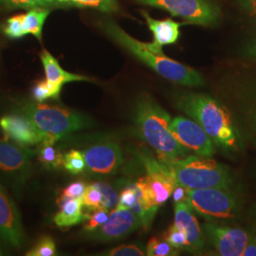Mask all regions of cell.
<instances>
[{"label": "cell", "instance_id": "6da1fadb", "mask_svg": "<svg viewBox=\"0 0 256 256\" xmlns=\"http://www.w3.org/2000/svg\"><path fill=\"white\" fill-rule=\"evenodd\" d=\"M178 108L192 118L210 136L216 146L227 151H238L241 138L229 110L208 95L182 94L176 102Z\"/></svg>", "mask_w": 256, "mask_h": 256}, {"label": "cell", "instance_id": "7a4b0ae2", "mask_svg": "<svg viewBox=\"0 0 256 256\" xmlns=\"http://www.w3.org/2000/svg\"><path fill=\"white\" fill-rule=\"evenodd\" d=\"M171 116L149 96L140 99L136 108L138 132L155 150L158 160L171 165L188 156L189 151L171 133Z\"/></svg>", "mask_w": 256, "mask_h": 256}, {"label": "cell", "instance_id": "3957f363", "mask_svg": "<svg viewBox=\"0 0 256 256\" xmlns=\"http://www.w3.org/2000/svg\"><path fill=\"white\" fill-rule=\"evenodd\" d=\"M100 27L113 41L165 79L184 86H204V79L198 72L165 56L164 54L152 50L148 43L138 41L113 21H102Z\"/></svg>", "mask_w": 256, "mask_h": 256}, {"label": "cell", "instance_id": "277c9868", "mask_svg": "<svg viewBox=\"0 0 256 256\" xmlns=\"http://www.w3.org/2000/svg\"><path fill=\"white\" fill-rule=\"evenodd\" d=\"M22 113L40 132L42 142L56 144L68 135L90 126V120L82 114L54 106L30 104L22 108Z\"/></svg>", "mask_w": 256, "mask_h": 256}, {"label": "cell", "instance_id": "5b68a950", "mask_svg": "<svg viewBox=\"0 0 256 256\" xmlns=\"http://www.w3.org/2000/svg\"><path fill=\"white\" fill-rule=\"evenodd\" d=\"M170 166L176 183L186 189H230L234 183L229 168L207 156H188Z\"/></svg>", "mask_w": 256, "mask_h": 256}, {"label": "cell", "instance_id": "8992f818", "mask_svg": "<svg viewBox=\"0 0 256 256\" xmlns=\"http://www.w3.org/2000/svg\"><path fill=\"white\" fill-rule=\"evenodd\" d=\"M187 204L205 220L236 218L240 205L236 196L228 188L187 189Z\"/></svg>", "mask_w": 256, "mask_h": 256}, {"label": "cell", "instance_id": "52a82bcc", "mask_svg": "<svg viewBox=\"0 0 256 256\" xmlns=\"http://www.w3.org/2000/svg\"><path fill=\"white\" fill-rule=\"evenodd\" d=\"M135 2L169 12L186 24L212 27L220 22V9L210 0H134Z\"/></svg>", "mask_w": 256, "mask_h": 256}, {"label": "cell", "instance_id": "ba28073f", "mask_svg": "<svg viewBox=\"0 0 256 256\" xmlns=\"http://www.w3.org/2000/svg\"><path fill=\"white\" fill-rule=\"evenodd\" d=\"M146 168L147 174L144 178L147 194L151 203L160 208L173 194L178 183L170 165L156 160L151 156L142 158Z\"/></svg>", "mask_w": 256, "mask_h": 256}, {"label": "cell", "instance_id": "9c48e42d", "mask_svg": "<svg viewBox=\"0 0 256 256\" xmlns=\"http://www.w3.org/2000/svg\"><path fill=\"white\" fill-rule=\"evenodd\" d=\"M32 154L28 147L10 142L9 138L0 140V171L18 185L25 183L32 171Z\"/></svg>", "mask_w": 256, "mask_h": 256}, {"label": "cell", "instance_id": "30bf717a", "mask_svg": "<svg viewBox=\"0 0 256 256\" xmlns=\"http://www.w3.org/2000/svg\"><path fill=\"white\" fill-rule=\"evenodd\" d=\"M170 130L182 146L194 154L207 158L214 155L216 148L212 140L196 122L178 117L172 120Z\"/></svg>", "mask_w": 256, "mask_h": 256}, {"label": "cell", "instance_id": "8fae6325", "mask_svg": "<svg viewBox=\"0 0 256 256\" xmlns=\"http://www.w3.org/2000/svg\"><path fill=\"white\" fill-rule=\"evenodd\" d=\"M203 230L216 250L222 256H242L250 238V232L236 227L206 223Z\"/></svg>", "mask_w": 256, "mask_h": 256}, {"label": "cell", "instance_id": "7c38bea8", "mask_svg": "<svg viewBox=\"0 0 256 256\" xmlns=\"http://www.w3.org/2000/svg\"><path fill=\"white\" fill-rule=\"evenodd\" d=\"M86 169L95 174L108 176L117 172L122 164V153L118 144L104 140L88 147L84 152Z\"/></svg>", "mask_w": 256, "mask_h": 256}, {"label": "cell", "instance_id": "4fadbf2b", "mask_svg": "<svg viewBox=\"0 0 256 256\" xmlns=\"http://www.w3.org/2000/svg\"><path fill=\"white\" fill-rule=\"evenodd\" d=\"M142 227L137 216L129 209L111 212L108 220L100 228L90 232L88 238L99 242H112L126 238Z\"/></svg>", "mask_w": 256, "mask_h": 256}, {"label": "cell", "instance_id": "5bb4252c", "mask_svg": "<svg viewBox=\"0 0 256 256\" xmlns=\"http://www.w3.org/2000/svg\"><path fill=\"white\" fill-rule=\"evenodd\" d=\"M0 238L14 248L24 242V232L20 214L14 202L0 185Z\"/></svg>", "mask_w": 256, "mask_h": 256}, {"label": "cell", "instance_id": "9a60e30c", "mask_svg": "<svg viewBox=\"0 0 256 256\" xmlns=\"http://www.w3.org/2000/svg\"><path fill=\"white\" fill-rule=\"evenodd\" d=\"M0 128L14 142L22 146H32L43 142L42 135L24 115H9L0 120Z\"/></svg>", "mask_w": 256, "mask_h": 256}, {"label": "cell", "instance_id": "2e32d148", "mask_svg": "<svg viewBox=\"0 0 256 256\" xmlns=\"http://www.w3.org/2000/svg\"><path fill=\"white\" fill-rule=\"evenodd\" d=\"M174 224L184 230L187 236V250L198 254L202 252L205 244L204 234L198 221L187 202H180L176 204Z\"/></svg>", "mask_w": 256, "mask_h": 256}, {"label": "cell", "instance_id": "e0dca14e", "mask_svg": "<svg viewBox=\"0 0 256 256\" xmlns=\"http://www.w3.org/2000/svg\"><path fill=\"white\" fill-rule=\"evenodd\" d=\"M142 16L146 19L147 26L154 36V42L148 43V46L158 54H164L162 48L167 45L176 44L180 36V28L182 23H178L173 19L156 20L150 16V14L142 10Z\"/></svg>", "mask_w": 256, "mask_h": 256}, {"label": "cell", "instance_id": "ac0fdd59", "mask_svg": "<svg viewBox=\"0 0 256 256\" xmlns=\"http://www.w3.org/2000/svg\"><path fill=\"white\" fill-rule=\"evenodd\" d=\"M41 61L45 70L46 81L56 86H63L72 82H92L90 78L78 74H70L64 70L58 61L48 50H44L41 54Z\"/></svg>", "mask_w": 256, "mask_h": 256}, {"label": "cell", "instance_id": "d6986e66", "mask_svg": "<svg viewBox=\"0 0 256 256\" xmlns=\"http://www.w3.org/2000/svg\"><path fill=\"white\" fill-rule=\"evenodd\" d=\"M82 198H72L61 203L60 210L54 216L55 224L62 229L70 228L86 220V214L82 212Z\"/></svg>", "mask_w": 256, "mask_h": 256}, {"label": "cell", "instance_id": "ffe728a7", "mask_svg": "<svg viewBox=\"0 0 256 256\" xmlns=\"http://www.w3.org/2000/svg\"><path fill=\"white\" fill-rule=\"evenodd\" d=\"M0 6L9 10L38 8H70L68 0H0Z\"/></svg>", "mask_w": 256, "mask_h": 256}, {"label": "cell", "instance_id": "44dd1931", "mask_svg": "<svg viewBox=\"0 0 256 256\" xmlns=\"http://www.w3.org/2000/svg\"><path fill=\"white\" fill-rule=\"evenodd\" d=\"M50 10L38 8L30 10L24 14V30L26 34H32L39 41L42 40V30Z\"/></svg>", "mask_w": 256, "mask_h": 256}, {"label": "cell", "instance_id": "7402d4cb", "mask_svg": "<svg viewBox=\"0 0 256 256\" xmlns=\"http://www.w3.org/2000/svg\"><path fill=\"white\" fill-rule=\"evenodd\" d=\"M38 150V160L46 169L57 170L63 166L64 155L54 142H44Z\"/></svg>", "mask_w": 256, "mask_h": 256}, {"label": "cell", "instance_id": "603a6c76", "mask_svg": "<svg viewBox=\"0 0 256 256\" xmlns=\"http://www.w3.org/2000/svg\"><path fill=\"white\" fill-rule=\"evenodd\" d=\"M240 108L248 138L250 142H254L256 140V90L248 93L242 98Z\"/></svg>", "mask_w": 256, "mask_h": 256}, {"label": "cell", "instance_id": "cb8c5ba5", "mask_svg": "<svg viewBox=\"0 0 256 256\" xmlns=\"http://www.w3.org/2000/svg\"><path fill=\"white\" fill-rule=\"evenodd\" d=\"M70 8L94 9L102 12H117L120 10L118 0H68Z\"/></svg>", "mask_w": 256, "mask_h": 256}, {"label": "cell", "instance_id": "d4e9b609", "mask_svg": "<svg viewBox=\"0 0 256 256\" xmlns=\"http://www.w3.org/2000/svg\"><path fill=\"white\" fill-rule=\"evenodd\" d=\"M62 88L60 86H56L54 84L48 81H41L37 82L34 88V98L38 102H43L48 99L58 100L62 92Z\"/></svg>", "mask_w": 256, "mask_h": 256}, {"label": "cell", "instance_id": "484cf974", "mask_svg": "<svg viewBox=\"0 0 256 256\" xmlns=\"http://www.w3.org/2000/svg\"><path fill=\"white\" fill-rule=\"evenodd\" d=\"M146 254L149 256H178V250L171 246L164 238H153L147 244Z\"/></svg>", "mask_w": 256, "mask_h": 256}, {"label": "cell", "instance_id": "4316f807", "mask_svg": "<svg viewBox=\"0 0 256 256\" xmlns=\"http://www.w3.org/2000/svg\"><path fill=\"white\" fill-rule=\"evenodd\" d=\"M63 166L70 174H79L86 169V164L82 152L72 150L64 156Z\"/></svg>", "mask_w": 256, "mask_h": 256}, {"label": "cell", "instance_id": "83f0119b", "mask_svg": "<svg viewBox=\"0 0 256 256\" xmlns=\"http://www.w3.org/2000/svg\"><path fill=\"white\" fill-rule=\"evenodd\" d=\"M164 239L166 240L171 246L178 250H186L188 248V240L185 232L178 228L176 224H173L164 236Z\"/></svg>", "mask_w": 256, "mask_h": 256}, {"label": "cell", "instance_id": "f1b7e54d", "mask_svg": "<svg viewBox=\"0 0 256 256\" xmlns=\"http://www.w3.org/2000/svg\"><path fill=\"white\" fill-rule=\"evenodd\" d=\"M82 200L84 206L90 210H94L102 208V194L95 184L86 187Z\"/></svg>", "mask_w": 256, "mask_h": 256}, {"label": "cell", "instance_id": "f546056e", "mask_svg": "<svg viewBox=\"0 0 256 256\" xmlns=\"http://www.w3.org/2000/svg\"><path fill=\"white\" fill-rule=\"evenodd\" d=\"M94 184L99 188L102 194V208L110 210L116 207L119 202V196L116 190L108 183L97 182Z\"/></svg>", "mask_w": 256, "mask_h": 256}, {"label": "cell", "instance_id": "4dcf8cb0", "mask_svg": "<svg viewBox=\"0 0 256 256\" xmlns=\"http://www.w3.org/2000/svg\"><path fill=\"white\" fill-rule=\"evenodd\" d=\"M4 34L10 39H20L27 36L24 30V14L10 18L4 28Z\"/></svg>", "mask_w": 256, "mask_h": 256}, {"label": "cell", "instance_id": "1f68e13d", "mask_svg": "<svg viewBox=\"0 0 256 256\" xmlns=\"http://www.w3.org/2000/svg\"><path fill=\"white\" fill-rule=\"evenodd\" d=\"M92 212L93 214H86V223L84 226V230L88 234L100 228L110 218V210L106 209L101 208Z\"/></svg>", "mask_w": 256, "mask_h": 256}, {"label": "cell", "instance_id": "d6a6232c", "mask_svg": "<svg viewBox=\"0 0 256 256\" xmlns=\"http://www.w3.org/2000/svg\"><path fill=\"white\" fill-rule=\"evenodd\" d=\"M56 254L54 239L50 236L41 238L36 245L27 252L28 256H52Z\"/></svg>", "mask_w": 256, "mask_h": 256}, {"label": "cell", "instance_id": "836d02e7", "mask_svg": "<svg viewBox=\"0 0 256 256\" xmlns=\"http://www.w3.org/2000/svg\"><path fill=\"white\" fill-rule=\"evenodd\" d=\"M137 202V194L134 187V183L128 184V186L120 192L119 202L116 206V210L122 209H131L134 204Z\"/></svg>", "mask_w": 256, "mask_h": 256}, {"label": "cell", "instance_id": "e575fe53", "mask_svg": "<svg viewBox=\"0 0 256 256\" xmlns=\"http://www.w3.org/2000/svg\"><path fill=\"white\" fill-rule=\"evenodd\" d=\"M86 189V186L84 182H78L70 184L61 192L58 198V203L61 204L62 202H66L68 200H72V198H82Z\"/></svg>", "mask_w": 256, "mask_h": 256}, {"label": "cell", "instance_id": "d590c367", "mask_svg": "<svg viewBox=\"0 0 256 256\" xmlns=\"http://www.w3.org/2000/svg\"><path fill=\"white\" fill-rule=\"evenodd\" d=\"M146 254V250L138 245H122L111 250L106 254V256H144Z\"/></svg>", "mask_w": 256, "mask_h": 256}, {"label": "cell", "instance_id": "8d00e7d4", "mask_svg": "<svg viewBox=\"0 0 256 256\" xmlns=\"http://www.w3.org/2000/svg\"><path fill=\"white\" fill-rule=\"evenodd\" d=\"M172 196H173V200L176 204L180 203V202H186L187 200V189L182 185L178 184L176 187L174 188Z\"/></svg>", "mask_w": 256, "mask_h": 256}, {"label": "cell", "instance_id": "74e56055", "mask_svg": "<svg viewBox=\"0 0 256 256\" xmlns=\"http://www.w3.org/2000/svg\"><path fill=\"white\" fill-rule=\"evenodd\" d=\"M242 256H256V238L250 232V238Z\"/></svg>", "mask_w": 256, "mask_h": 256}, {"label": "cell", "instance_id": "f35d334b", "mask_svg": "<svg viewBox=\"0 0 256 256\" xmlns=\"http://www.w3.org/2000/svg\"><path fill=\"white\" fill-rule=\"evenodd\" d=\"M242 8L250 16L256 18V0H238Z\"/></svg>", "mask_w": 256, "mask_h": 256}, {"label": "cell", "instance_id": "ab89813d", "mask_svg": "<svg viewBox=\"0 0 256 256\" xmlns=\"http://www.w3.org/2000/svg\"><path fill=\"white\" fill-rule=\"evenodd\" d=\"M250 232L256 238V204L252 207L250 210Z\"/></svg>", "mask_w": 256, "mask_h": 256}, {"label": "cell", "instance_id": "60d3db41", "mask_svg": "<svg viewBox=\"0 0 256 256\" xmlns=\"http://www.w3.org/2000/svg\"><path fill=\"white\" fill-rule=\"evenodd\" d=\"M248 54L250 55L252 58L256 59V39L254 40L250 46L248 48Z\"/></svg>", "mask_w": 256, "mask_h": 256}, {"label": "cell", "instance_id": "b9f144b4", "mask_svg": "<svg viewBox=\"0 0 256 256\" xmlns=\"http://www.w3.org/2000/svg\"><path fill=\"white\" fill-rule=\"evenodd\" d=\"M252 142V144L256 147V140H254V142Z\"/></svg>", "mask_w": 256, "mask_h": 256}, {"label": "cell", "instance_id": "7bdbcfd3", "mask_svg": "<svg viewBox=\"0 0 256 256\" xmlns=\"http://www.w3.org/2000/svg\"><path fill=\"white\" fill-rule=\"evenodd\" d=\"M1 254H1V250H0V256H1Z\"/></svg>", "mask_w": 256, "mask_h": 256}]
</instances>
